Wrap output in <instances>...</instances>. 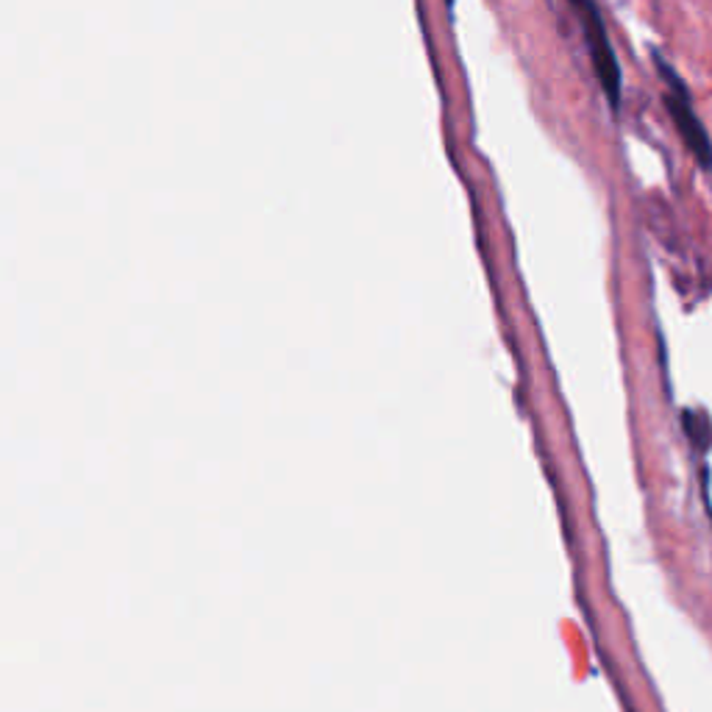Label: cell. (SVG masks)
I'll list each match as a JSON object with an SVG mask.
<instances>
[{"label": "cell", "mask_w": 712, "mask_h": 712, "mask_svg": "<svg viewBox=\"0 0 712 712\" xmlns=\"http://www.w3.org/2000/svg\"><path fill=\"white\" fill-rule=\"evenodd\" d=\"M657 67L660 72H663L665 78V109H669L671 120H674V128L676 134H680V139L685 143L687 154L693 156V159L699 162V165L704 167V170L712 173V139L708 134V128H704L702 117H699L696 106H693L691 95H687L685 84L680 81V76L674 72V67L665 65L663 56H657Z\"/></svg>", "instance_id": "6da1fadb"}, {"label": "cell", "mask_w": 712, "mask_h": 712, "mask_svg": "<svg viewBox=\"0 0 712 712\" xmlns=\"http://www.w3.org/2000/svg\"><path fill=\"white\" fill-rule=\"evenodd\" d=\"M570 6L576 9V17L582 22V31H585V42L591 48V61L593 70H596L598 84L607 92V100L613 109L621 106V65L615 59L613 42L607 37V28H604L602 14H598L596 3L593 0H570Z\"/></svg>", "instance_id": "7a4b0ae2"}]
</instances>
